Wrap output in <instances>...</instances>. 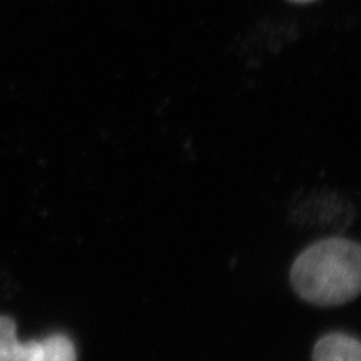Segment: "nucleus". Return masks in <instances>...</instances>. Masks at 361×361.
I'll use <instances>...</instances> for the list:
<instances>
[{
	"label": "nucleus",
	"mask_w": 361,
	"mask_h": 361,
	"mask_svg": "<svg viewBox=\"0 0 361 361\" xmlns=\"http://www.w3.org/2000/svg\"><path fill=\"white\" fill-rule=\"evenodd\" d=\"M297 296L319 307H338L356 300L361 290L360 245L329 237L308 246L290 268Z\"/></svg>",
	"instance_id": "f257e3e1"
},
{
	"label": "nucleus",
	"mask_w": 361,
	"mask_h": 361,
	"mask_svg": "<svg viewBox=\"0 0 361 361\" xmlns=\"http://www.w3.org/2000/svg\"><path fill=\"white\" fill-rule=\"evenodd\" d=\"M312 361H361L360 341L345 334H329L316 343Z\"/></svg>",
	"instance_id": "f03ea898"
},
{
	"label": "nucleus",
	"mask_w": 361,
	"mask_h": 361,
	"mask_svg": "<svg viewBox=\"0 0 361 361\" xmlns=\"http://www.w3.org/2000/svg\"><path fill=\"white\" fill-rule=\"evenodd\" d=\"M40 353V341L20 343L13 320L0 316V361H39Z\"/></svg>",
	"instance_id": "7ed1b4c3"
},
{
	"label": "nucleus",
	"mask_w": 361,
	"mask_h": 361,
	"mask_svg": "<svg viewBox=\"0 0 361 361\" xmlns=\"http://www.w3.org/2000/svg\"><path fill=\"white\" fill-rule=\"evenodd\" d=\"M42 353L39 361H77L74 343L65 335L56 334L40 341Z\"/></svg>",
	"instance_id": "20e7f679"
},
{
	"label": "nucleus",
	"mask_w": 361,
	"mask_h": 361,
	"mask_svg": "<svg viewBox=\"0 0 361 361\" xmlns=\"http://www.w3.org/2000/svg\"><path fill=\"white\" fill-rule=\"evenodd\" d=\"M290 1H295V3H310V1H314V0H290Z\"/></svg>",
	"instance_id": "39448f33"
}]
</instances>
